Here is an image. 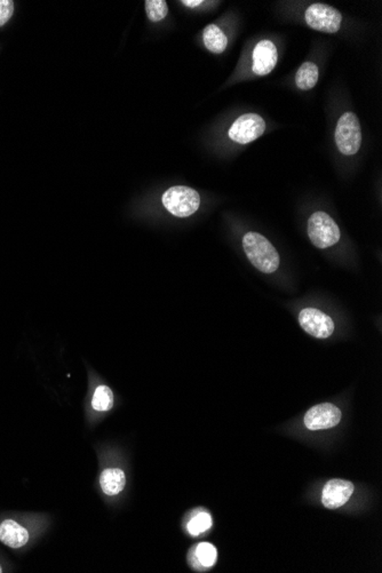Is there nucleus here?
<instances>
[{"label":"nucleus","mask_w":382,"mask_h":573,"mask_svg":"<svg viewBox=\"0 0 382 573\" xmlns=\"http://www.w3.org/2000/svg\"><path fill=\"white\" fill-rule=\"evenodd\" d=\"M92 406L95 411L105 412L114 406V394L107 385H99L92 399Z\"/></svg>","instance_id":"dca6fc26"},{"label":"nucleus","mask_w":382,"mask_h":573,"mask_svg":"<svg viewBox=\"0 0 382 573\" xmlns=\"http://www.w3.org/2000/svg\"><path fill=\"white\" fill-rule=\"evenodd\" d=\"M212 517L208 513H199L191 519L188 523V531L191 536H198L211 529Z\"/></svg>","instance_id":"a211bd4d"},{"label":"nucleus","mask_w":382,"mask_h":573,"mask_svg":"<svg viewBox=\"0 0 382 573\" xmlns=\"http://www.w3.org/2000/svg\"><path fill=\"white\" fill-rule=\"evenodd\" d=\"M340 420L341 411L338 406L330 403H323L312 406V409L305 413V425L310 430H330L339 425Z\"/></svg>","instance_id":"6e6552de"},{"label":"nucleus","mask_w":382,"mask_h":573,"mask_svg":"<svg viewBox=\"0 0 382 573\" xmlns=\"http://www.w3.org/2000/svg\"><path fill=\"white\" fill-rule=\"evenodd\" d=\"M161 201L171 214L179 218H187L197 212L201 205V196L190 187L175 185L165 191Z\"/></svg>","instance_id":"f03ea898"},{"label":"nucleus","mask_w":382,"mask_h":573,"mask_svg":"<svg viewBox=\"0 0 382 573\" xmlns=\"http://www.w3.org/2000/svg\"><path fill=\"white\" fill-rule=\"evenodd\" d=\"M194 559L199 564V569H208L213 567L217 562L218 552L212 543H198L197 547L194 548Z\"/></svg>","instance_id":"2eb2a0df"},{"label":"nucleus","mask_w":382,"mask_h":573,"mask_svg":"<svg viewBox=\"0 0 382 573\" xmlns=\"http://www.w3.org/2000/svg\"><path fill=\"white\" fill-rule=\"evenodd\" d=\"M243 248L252 265L263 274H272L279 269V252L261 234L248 232L243 239Z\"/></svg>","instance_id":"f257e3e1"},{"label":"nucleus","mask_w":382,"mask_h":573,"mask_svg":"<svg viewBox=\"0 0 382 573\" xmlns=\"http://www.w3.org/2000/svg\"><path fill=\"white\" fill-rule=\"evenodd\" d=\"M335 143L339 151L345 156H354L362 144V128L354 112L342 114L335 128Z\"/></svg>","instance_id":"7ed1b4c3"},{"label":"nucleus","mask_w":382,"mask_h":573,"mask_svg":"<svg viewBox=\"0 0 382 573\" xmlns=\"http://www.w3.org/2000/svg\"><path fill=\"white\" fill-rule=\"evenodd\" d=\"M144 3L148 19L151 22H159L168 17V3L164 0H147Z\"/></svg>","instance_id":"f3484780"},{"label":"nucleus","mask_w":382,"mask_h":573,"mask_svg":"<svg viewBox=\"0 0 382 573\" xmlns=\"http://www.w3.org/2000/svg\"><path fill=\"white\" fill-rule=\"evenodd\" d=\"M319 77V67L314 62H305L296 71L295 84L302 91H309L315 88Z\"/></svg>","instance_id":"4468645a"},{"label":"nucleus","mask_w":382,"mask_h":573,"mask_svg":"<svg viewBox=\"0 0 382 573\" xmlns=\"http://www.w3.org/2000/svg\"><path fill=\"white\" fill-rule=\"evenodd\" d=\"M183 3V5H185V6L187 7H190V8H194V7H197L199 6V5H201V3H203V1H201V0H185V1H183V3Z\"/></svg>","instance_id":"aec40b11"},{"label":"nucleus","mask_w":382,"mask_h":573,"mask_svg":"<svg viewBox=\"0 0 382 573\" xmlns=\"http://www.w3.org/2000/svg\"><path fill=\"white\" fill-rule=\"evenodd\" d=\"M305 19L312 29L326 34H335L341 28V13L326 3L310 5L305 10Z\"/></svg>","instance_id":"39448f33"},{"label":"nucleus","mask_w":382,"mask_h":573,"mask_svg":"<svg viewBox=\"0 0 382 573\" xmlns=\"http://www.w3.org/2000/svg\"><path fill=\"white\" fill-rule=\"evenodd\" d=\"M265 131V121L257 114H245L236 119L229 130V138L239 144H248L260 138Z\"/></svg>","instance_id":"423d86ee"},{"label":"nucleus","mask_w":382,"mask_h":573,"mask_svg":"<svg viewBox=\"0 0 382 573\" xmlns=\"http://www.w3.org/2000/svg\"><path fill=\"white\" fill-rule=\"evenodd\" d=\"M354 484L345 479H331L326 483L322 493V503L328 510H336L348 503L352 493Z\"/></svg>","instance_id":"1a4fd4ad"},{"label":"nucleus","mask_w":382,"mask_h":573,"mask_svg":"<svg viewBox=\"0 0 382 573\" xmlns=\"http://www.w3.org/2000/svg\"><path fill=\"white\" fill-rule=\"evenodd\" d=\"M101 489L104 494L117 496L126 485V476L121 468H108L100 475Z\"/></svg>","instance_id":"f8f14e48"},{"label":"nucleus","mask_w":382,"mask_h":573,"mask_svg":"<svg viewBox=\"0 0 382 573\" xmlns=\"http://www.w3.org/2000/svg\"><path fill=\"white\" fill-rule=\"evenodd\" d=\"M203 41L205 48H208L211 53L221 54L225 52L228 45V38L223 34V31L215 26L208 24L203 32Z\"/></svg>","instance_id":"ddd939ff"},{"label":"nucleus","mask_w":382,"mask_h":573,"mask_svg":"<svg viewBox=\"0 0 382 573\" xmlns=\"http://www.w3.org/2000/svg\"><path fill=\"white\" fill-rule=\"evenodd\" d=\"M28 530L14 520H5L0 523V541L7 547L17 550L29 541Z\"/></svg>","instance_id":"9b49d317"},{"label":"nucleus","mask_w":382,"mask_h":573,"mask_svg":"<svg viewBox=\"0 0 382 573\" xmlns=\"http://www.w3.org/2000/svg\"><path fill=\"white\" fill-rule=\"evenodd\" d=\"M308 236L316 248L323 250L336 244L341 232L334 220L325 212H315L308 220Z\"/></svg>","instance_id":"20e7f679"},{"label":"nucleus","mask_w":382,"mask_h":573,"mask_svg":"<svg viewBox=\"0 0 382 573\" xmlns=\"http://www.w3.org/2000/svg\"><path fill=\"white\" fill-rule=\"evenodd\" d=\"M299 323L305 332L317 339L329 338L334 332L333 319L319 309H302L299 314Z\"/></svg>","instance_id":"0eeeda50"},{"label":"nucleus","mask_w":382,"mask_h":573,"mask_svg":"<svg viewBox=\"0 0 382 573\" xmlns=\"http://www.w3.org/2000/svg\"><path fill=\"white\" fill-rule=\"evenodd\" d=\"M14 1L0 0V27H3L13 17Z\"/></svg>","instance_id":"6ab92c4d"},{"label":"nucleus","mask_w":382,"mask_h":573,"mask_svg":"<svg viewBox=\"0 0 382 573\" xmlns=\"http://www.w3.org/2000/svg\"><path fill=\"white\" fill-rule=\"evenodd\" d=\"M1 572H3V567H1V565H0V573Z\"/></svg>","instance_id":"412c9836"},{"label":"nucleus","mask_w":382,"mask_h":573,"mask_svg":"<svg viewBox=\"0 0 382 573\" xmlns=\"http://www.w3.org/2000/svg\"><path fill=\"white\" fill-rule=\"evenodd\" d=\"M279 61V53L275 44L270 41H259L253 50V72L258 76H265L275 69Z\"/></svg>","instance_id":"9d476101"}]
</instances>
